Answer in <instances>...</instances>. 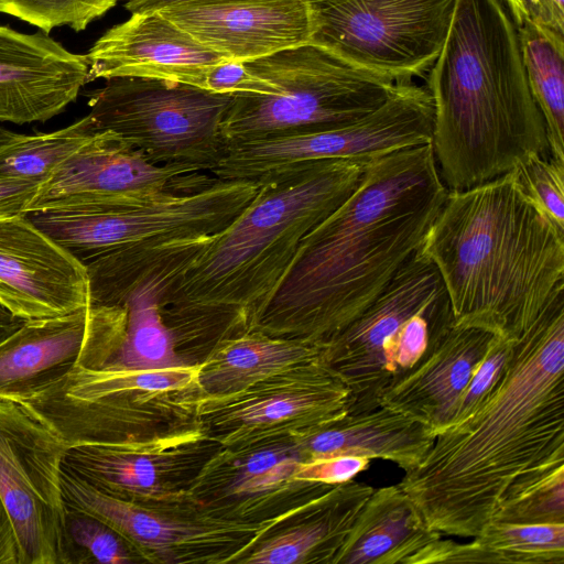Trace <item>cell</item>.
Segmentation results:
<instances>
[{"label": "cell", "mask_w": 564, "mask_h": 564, "mask_svg": "<svg viewBox=\"0 0 564 564\" xmlns=\"http://www.w3.org/2000/svg\"><path fill=\"white\" fill-rule=\"evenodd\" d=\"M564 473V292L513 341L486 399L435 433L399 486L426 525L475 538L506 506Z\"/></svg>", "instance_id": "obj_1"}, {"label": "cell", "mask_w": 564, "mask_h": 564, "mask_svg": "<svg viewBox=\"0 0 564 564\" xmlns=\"http://www.w3.org/2000/svg\"><path fill=\"white\" fill-rule=\"evenodd\" d=\"M447 191L431 143L369 160L356 189L301 240L252 330L323 346L419 251Z\"/></svg>", "instance_id": "obj_2"}, {"label": "cell", "mask_w": 564, "mask_h": 564, "mask_svg": "<svg viewBox=\"0 0 564 564\" xmlns=\"http://www.w3.org/2000/svg\"><path fill=\"white\" fill-rule=\"evenodd\" d=\"M368 161H323L265 180L229 225L202 237L185 258L178 251L161 296L177 348L210 349L252 330L301 240L356 189Z\"/></svg>", "instance_id": "obj_3"}, {"label": "cell", "mask_w": 564, "mask_h": 564, "mask_svg": "<svg viewBox=\"0 0 564 564\" xmlns=\"http://www.w3.org/2000/svg\"><path fill=\"white\" fill-rule=\"evenodd\" d=\"M417 252L437 269L458 326L517 339L564 292V230L513 169L447 191Z\"/></svg>", "instance_id": "obj_4"}, {"label": "cell", "mask_w": 564, "mask_h": 564, "mask_svg": "<svg viewBox=\"0 0 564 564\" xmlns=\"http://www.w3.org/2000/svg\"><path fill=\"white\" fill-rule=\"evenodd\" d=\"M425 87L434 108L431 145L448 191L550 154L518 32L501 0H457Z\"/></svg>", "instance_id": "obj_5"}, {"label": "cell", "mask_w": 564, "mask_h": 564, "mask_svg": "<svg viewBox=\"0 0 564 564\" xmlns=\"http://www.w3.org/2000/svg\"><path fill=\"white\" fill-rule=\"evenodd\" d=\"M263 94H234L221 124L228 144L332 129L379 108L397 80L311 42L243 62Z\"/></svg>", "instance_id": "obj_6"}, {"label": "cell", "mask_w": 564, "mask_h": 564, "mask_svg": "<svg viewBox=\"0 0 564 564\" xmlns=\"http://www.w3.org/2000/svg\"><path fill=\"white\" fill-rule=\"evenodd\" d=\"M87 115L154 164L210 170L221 158V124L234 94L143 77H113L87 94Z\"/></svg>", "instance_id": "obj_7"}, {"label": "cell", "mask_w": 564, "mask_h": 564, "mask_svg": "<svg viewBox=\"0 0 564 564\" xmlns=\"http://www.w3.org/2000/svg\"><path fill=\"white\" fill-rule=\"evenodd\" d=\"M65 503L118 532L135 555L147 562L238 563L261 539L308 509L299 508L259 521L216 516L198 502L149 505L102 492L62 467Z\"/></svg>", "instance_id": "obj_8"}, {"label": "cell", "mask_w": 564, "mask_h": 564, "mask_svg": "<svg viewBox=\"0 0 564 564\" xmlns=\"http://www.w3.org/2000/svg\"><path fill=\"white\" fill-rule=\"evenodd\" d=\"M261 184L215 178L194 192L135 204L83 205L25 216L84 264L109 251L150 240L214 235L256 197Z\"/></svg>", "instance_id": "obj_9"}, {"label": "cell", "mask_w": 564, "mask_h": 564, "mask_svg": "<svg viewBox=\"0 0 564 564\" xmlns=\"http://www.w3.org/2000/svg\"><path fill=\"white\" fill-rule=\"evenodd\" d=\"M434 108L425 86L398 80L390 97L364 118L336 128L225 147L209 170L224 181L265 180L330 160H372L430 144Z\"/></svg>", "instance_id": "obj_10"}, {"label": "cell", "mask_w": 564, "mask_h": 564, "mask_svg": "<svg viewBox=\"0 0 564 564\" xmlns=\"http://www.w3.org/2000/svg\"><path fill=\"white\" fill-rule=\"evenodd\" d=\"M457 0H305L318 45L367 70L412 79L429 73Z\"/></svg>", "instance_id": "obj_11"}, {"label": "cell", "mask_w": 564, "mask_h": 564, "mask_svg": "<svg viewBox=\"0 0 564 564\" xmlns=\"http://www.w3.org/2000/svg\"><path fill=\"white\" fill-rule=\"evenodd\" d=\"M192 417L220 447L292 440L345 416L347 386L325 359L300 365L221 395L191 393Z\"/></svg>", "instance_id": "obj_12"}, {"label": "cell", "mask_w": 564, "mask_h": 564, "mask_svg": "<svg viewBox=\"0 0 564 564\" xmlns=\"http://www.w3.org/2000/svg\"><path fill=\"white\" fill-rule=\"evenodd\" d=\"M66 448L23 404L0 399V499L20 564H64L61 474Z\"/></svg>", "instance_id": "obj_13"}, {"label": "cell", "mask_w": 564, "mask_h": 564, "mask_svg": "<svg viewBox=\"0 0 564 564\" xmlns=\"http://www.w3.org/2000/svg\"><path fill=\"white\" fill-rule=\"evenodd\" d=\"M219 445L193 417L119 441L66 448L62 467L108 495L149 505L197 502L188 484Z\"/></svg>", "instance_id": "obj_14"}, {"label": "cell", "mask_w": 564, "mask_h": 564, "mask_svg": "<svg viewBox=\"0 0 564 564\" xmlns=\"http://www.w3.org/2000/svg\"><path fill=\"white\" fill-rule=\"evenodd\" d=\"M445 291L435 265L416 252L359 316L323 345L327 365L350 391V413L379 405V394L395 378L403 325Z\"/></svg>", "instance_id": "obj_15"}, {"label": "cell", "mask_w": 564, "mask_h": 564, "mask_svg": "<svg viewBox=\"0 0 564 564\" xmlns=\"http://www.w3.org/2000/svg\"><path fill=\"white\" fill-rule=\"evenodd\" d=\"M183 164H154L110 131L62 162L40 184L28 212L83 205L135 204L194 192L215 177Z\"/></svg>", "instance_id": "obj_16"}, {"label": "cell", "mask_w": 564, "mask_h": 564, "mask_svg": "<svg viewBox=\"0 0 564 564\" xmlns=\"http://www.w3.org/2000/svg\"><path fill=\"white\" fill-rule=\"evenodd\" d=\"M304 456L293 440L218 447L188 484V491L218 517L259 521L295 509L334 485L295 479Z\"/></svg>", "instance_id": "obj_17"}, {"label": "cell", "mask_w": 564, "mask_h": 564, "mask_svg": "<svg viewBox=\"0 0 564 564\" xmlns=\"http://www.w3.org/2000/svg\"><path fill=\"white\" fill-rule=\"evenodd\" d=\"M0 305L26 321L88 306L87 269L25 215L0 216Z\"/></svg>", "instance_id": "obj_18"}, {"label": "cell", "mask_w": 564, "mask_h": 564, "mask_svg": "<svg viewBox=\"0 0 564 564\" xmlns=\"http://www.w3.org/2000/svg\"><path fill=\"white\" fill-rule=\"evenodd\" d=\"M159 12L229 61L265 56L311 36L305 0H193Z\"/></svg>", "instance_id": "obj_19"}, {"label": "cell", "mask_w": 564, "mask_h": 564, "mask_svg": "<svg viewBox=\"0 0 564 564\" xmlns=\"http://www.w3.org/2000/svg\"><path fill=\"white\" fill-rule=\"evenodd\" d=\"M90 80L86 54H76L44 32L0 25V121H46L74 102Z\"/></svg>", "instance_id": "obj_20"}, {"label": "cell", "mask_w": 564, "mask_h": 564, "mask_svg": "<svg viewBox=\"0 0 564 564\" xmlns=\"http://www.w3.org/2000/svg\"><path fill=\"white\" fill-rule=\"evenodd\" d=\"M86 55L90 80L143 77L202 89L209 69L228 61L159 11L131 13L107 30Z\"/></svg>", "instance_id": "obj_21"}, {"label": "cell", "mask_w": 564, "mask_h": 564, "mask_svg": "<svg viewBox=\"0 0 564 564\" xmlns=\"http://www.w3.org/2000/svg\"><path fill=\"white\" fill-rule=\"evenodd\" d=\"M496 334L452 325L421 358L379 394L378 404L427 426L435 435L455 415L460 397Z\"/></svg>", "instance_id": "obj_22"}, {"label": "cell", "mask_w": 564, "mask_h": 564, "mask_svg": "<svg viewBox=\"0 0 564 564\" xmlns=\"http://www.w3.org/2000/svg\"><path fill=\"white\" fill-rule=\"evenodd\" d=\"M430 529L397 485L373 489L333 564L447 563L455 541Z\"/></svg>", "instance_id": "obj_23"}, {"label": "cell", "mask_w": 564, "mask_h": 564, "mask_svg": "<svg viewBox=\"0 0 564 564\" xmlns=\"http://www.w3.org/2000/svg\"><path fill=\"white\" fill-rule=\"evenodd\" d=\"M90 305L47 318L28 319L0 343V399L21 401L56 383L78 361Z\"/></svg>", "instance_id": "obj_24"}, {"label": "cell", "mask_w": 564, "mask_h": 564, "mask_svg": "<svg viewBox=\"0 0 564 564\" xmlns=\"http://www.w3.org/2000/svg\"><path fill=\"white\" fill-rule=\"evenodd\" d=\"M304 462L336 455L381 458L408 471L430 449L434 434L424 424L382 405L350 413L312 433L292 438Z\"/></svg>", "instance_id": "obj_25"}, {"label": "cell", "mask_w": 564, "mask_h": 564, "mask_svg": "<svg viewBox=\"0 0 564 564\" xmlns=\"http://www.w3.org/2000/svg\"><path fill=\"white\" fill-rule=\"evenodd\" d=\"M373 489L354 479L334 485L297 523L259 542L238 563L333 564Z\"/></svg>", "instance_id": "obj_26"}, {"label": "cell", "mask_w": 564, "mask_h": 564, "mask_svg": "<svg viewBox=\"0 0 564 564\" xmlns=\"http://www.w3.org/2000/svg\"><path fill=\"white\" fill-rule=\"evenodd\" d=\"M325 359L324 347L249 330L216 343L198 364L195 393L221 395L242 390L286 369Z\"/></svg>", "instance_id": "obj_27"}, {"label": "cell", "mask_w": 564, "mask_h": 564, "mask_svg": "<svg viewBox=\"0 0 564 564\" xmlns=\"http://www.w3.org/2000/svg\"><path fill=\"white\" fill-rule=\"evenodd\" d=\"M517 32L529 88L544 120L550 154L564 161V35L532 23Z\"/></svg>", "instance_id": "obj_28"}, {"label": "cell", "mask_w": 564, "mask_h": 564, "mask_svg": "<svg viewBox=\"0 0 564 564\" xmlns=\"http://www.w3.org/2000/svg\"><path fill=\"white\" fill-rule=\"evenodd\" d=\"M467 543H456L447 563L564 564V523L490 522Z\"/></svg>", "instance_id": "obj_29"}, {"label": "cell", "mask_w": 564, "mask_h": 564, "mask_svg": "<svg viewBox=\"0 0 564 564\" xmlns=\"http://www.w3.org/2000/svg\"><path fill=\"white\" fill-rule=\"evenodd\" d=\"M99 132L86 116L53 132L18 133L0 145V177L42 183L56 166L90 143Z\"/></svg>", "instance_id": "obj_30"}, {"label": "cell", "mask_w": 564, "mask_h": 564, "mask_svg": "<svg viewBox=\"0 0 564 564\" xmlns=\"http://www.w3.org/2000/svg\"><path fill=\"white\" fill-rule=\"evenodd\" d=\"M197 375V362L153 370H87L75 367L46 389L76 399L111 393H185L195 391Z\"/></svg>", "instance_id": "obj_31"}, {"label": "cell", "mask_w": 564, "mask_h": 564, "mask_svg": "<svg viewBox=\"0 0 564 564\" xmlns=\"http://www.w3.org/2000/svg\"><path fill=\"white\" fill-rule=\"evenodd\" d=\"M63 556L64 564H131L141 561L112 528L67 505L64 517Z\"/></svg>", "instance_id": "obj_32"}, {"label": "cell", "mask_w": 564, "mask_h": 564, "mask_svg": "<svg viewBox=\"0 0 564 564\" xmlns=\"http://www.w3.org/2000/svg\"><path fill=\"white\" fill-rule=\"evenodd\" d=\"M117 2L118 0H0V13L25 21L46 34L64 25L79 32L112 9Z\"/></svg>", "instance_id": "obj_33"}, {"label": "cell", "mask_w": 564, "mask_h": 564, "mask_svg": "<svg viewBox=\"0 0 564 564\" xmlns=\"http://www.w3.org/2000/svg\"><path fill=\"white\" fill-rule=\"evenodd\" d=\"M513 170L530 199L564 230V161L551 154L531 155Z\"/></svg>", "instance_id": "obj_34"}, {"label": "cell", "mask_w": 564, "mask_h": 564, "mask_svg": "<svg viewBox=\"0 0 564 564\" xmlns=\"http://www.w3.org/2000/svg\"><path fill=\"white\" fill-rule=\"evenodd\" d=\"M494 521L516 524L564 523V473L502 508Z\"/></svg>", "instance_id": "obj_35"}, {"label": "cell", "mask_w": 564, "mask_h": 564, "mask_svg": "<svg viewBox=\"0 0 564 564\" xmlns=\"http://www.w3.org/2000/svg\"><path fill=\"white\" fill-rule=\"evenodd\" d=\"M514 339L495 335L485 356L476 367L464 390L453 421L454 423L474 411L491 392L508 364Z\"/></svg>", "instance_id": "obj_36"}, {"label": "cell", "mask_w": 564, "mask_h": 564, "mask_svg": "<svg viewBox=\"0 0 564 564\" xmlns=\"http://www.w3.org/2000/svg\"><path fill=\"white\" fill-rule=\"evenodd\" d=\"M371 459L365 456L336 455L302 462L295 479L337 485L354 479L366 470Z\"/></svg>", "instance_id": "obj_37"}, {"label": "cell", "mask_w": 564, "mask_h": 564, "mask_svg": "<svg viewBox=\"0 0 564 564\" xmlns=\"http://www.w3.org/2000/svg\"><path fill=\"white\" fill-rule=\"evenodd\" d=\"M516 29L527 23L564 35V0H501Z\"/></svg>", "instance_id": "obj_38"}, {"label": "cell", "mask_w": 564, "mask_h": 564, "mask_svg": "<svg viewBox=\"0 0 564 564\" xmlns=\"http://www.w3.org/2000/svg\"><path fill=\"white\" fill-rule=\"evenodd\" d=\"M204 89L217 94H260V83L246 68L243 62L225 61L212 67Z\"/></svg>", "instance_id": "obj_39"}, {"label": "cell", "mask_w": 564, "mask_h": 564, "mask_svg": "<svg viewBox=\"0 0 564 564\" xmlns=\"http://www.w3.org/2000/svg\"><path fill=\"white\" fill-rule=\"evenodd\" d=\"M41 182L0 177V216L25 215Z\"/></svg>", "instance_id": "obj_40"}, {"label": "cell", "mask_w": 564, "mask_h": 564, "mask_svg": "<svg viewBox=\"0 0 564 564\" xmlns=\"http://www.w3.org/2000/svg\"><path fill=\"white\" fill-rule=\"evenodd\" d=\"M0 564H20L17 538L0 499Z\"/></svg>", "instance_id": "obj_41"}, {"label": "cell", "mask_w": 564, "mask_h": 564, "mask_svg": "<svg viewBox=\"0 0 564 564\" xmlns=\"http://www.w3.org/2000/svg\"><path fill=\"white\" fill-rule=\"evenodd\" d=\"M184 1L193 0H130L126 2L124 8L131 13L153 12Z\"/></svg>", "instance_id": "obj_42"}, {"label": "cell", "mask_w": 564, "mask_h": 564, "mask_svg": "<svg viewBox=\"0 0 564 564\" xmlns=\"http://www.w3.org/2000/svg\"><path fill=\"white\" fill-rule=\"evenodd\" d=\"M25 321L0 305V343L18 330Z\"/></svg>", "instance_id": "obj_43"}, {"label": "cell", "mask_w": 564, "mask_h": 564, "mask_svg": "<svg viewBox=\"0 0 564 564\" xmlns=\"http://www.w3.org/2000/svg\"><path fill=\"white\" fill-rule=\"evenodd\" d=\"M18 133L0 126V145L13 139Z\"/></svg>", "instance_id": "obj_44"}, {"label": "cell", "mask_w": 564, "mask_h": 564, "mask_svg": "<svg viewBox=\"0 0 564 564\" xmlns=\"http://www.w3.org/2000/svg\"><path fill=\"white\" fill-rule=\"evenodd\" d=\"M126 1H130V0H126Z\"/></svg>", "instance_id": "obj_45"}]
</instances>
